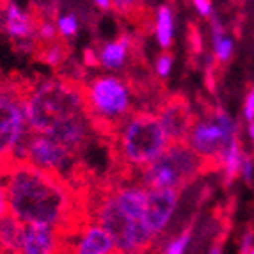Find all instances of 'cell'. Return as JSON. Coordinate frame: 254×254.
<instances>
[{
    "instance_id": "cb8c5ba5",
    "label": "cell",
    "mask_w": 254,
    "mask_h": 254,
    "mask_svg": "<svg viewBox=\"0 0 254 254\" xmlns=\"http://www.w3.org/2000/svg\"><path fill=\"white\" fill-rule=\"evenodd\" d=\"M110 2H112V7L121 14L133 13L140 4V0H110Z\"/></svg>"
},
{
    "instance_id": "7a4b0ae2",
    "label": "cell",
    "mask_w": 254,
    "mask_h": 254,
    "mask_svg": "<svg viewBox=\"0 0 254 254\" xmlns=\"http://www.w3.org/2000/svg\"><path fill=\"white\" fill-rule=\"evenodd\" d=\"M27 119L32 133L55 137L78 119L89 118L84 87L66 78H43L25 89Z\"/></svg>"
},
{
    "instance_id": "5bb4252c",
    "label": "cell",
    "mask_w": 254,
    "mask_h": 254,
    "mask_svg": "<svg viewBox=\"0 0 254 254\" xmlns=\"http://www.w3.org/2000/svg\"><path fill=\"white\" fill-rule=\"evenodd\" d=\"M4 30L13 39L25 41L36 32V25L27 11H23L14 2H9L4 9Z\"/></svg>"
},
{
    "instance_id": "f1b7e54d",
    "label": "cell",
    "mask_w": 254,
    "mask_h": 254,
    "mask_svg": "<svg viewBox=\"0 0 254 254\" xmlns=\"http://www.w3.org/2000/svg\"><path fill=\"white\" fill-rule=\"evenodd\" d=\"M194 2V7L197 9V13L201 16H210L212 14V2L210 0H192Z\"/></svg>"
},
{
    "instance_id": "484cf974",
    "label": "cell",
    "mask_w": 254,
    "mask_h": 254,
    "mask_svg": "<svg viewBox=\"0 0 254 254\" xmlns=\"http://www.w3.org/2000/svg\"><path fill=\"white\" fill-rule=\"evenodd\" d=\"M9 215V199L7 192H5L4 182L0 180V220H4Z\"/></svg>"
},
{
    "instance_id": "7c38bea8",
    "label": "cell",
    "mask_w": 254,
    "mask_h": 254,
    "mask_svg": "<svg viewBox=\"0 0 254 254\" xmlns=\"http://www.w3.org/2000/svg\"><path fill=\"white\" fill-rule=\"evenodd\" d=\"M114 238L107 233L102 226H85L80 238L73 247L71 254H116Z\"/></svg>"
},
{
    "instance_id": "d4e9b609",
    "label": "cell",
    "mask_w": 254,
    "mask_h": 254,
    "mask_svg": "<svg viewBox=\"0 0 254 254\" xmlns=\"http://www.w3.org/2000/svg\"><path fill=\"white\" fill-rule=\"evenodd\" d=\"M171 68H173V57L169 54L160 55L157 59V63H155V69H157L158 76H162V78H165V76L169 75Z\"/></svg>"
},
{
    "instance_id": "8992f818",
    "label": "cell",
    "mask_w": 254,
    "mask_h": 254,
    "mask_svg": "<svg viewBox=\"0 0 254 254\" xmlns=\"http://www.w3.org/2000/svg\"><path fill=\"white\" fill-rule=\"evenodd\" d=\"M25 89L27 85L0 82V151L7 153L13 160L20 158L30 135Z\"/></svg>"
},
{
    "instance_id": "4dcf8cb0",
    "label": "cell",
    "mask_w": 254,
    "mask_h": 254,
    "mask_svg": "<svg viewBox=\"0 0 254 254\" xmlns=\"http://www.w3.org/2000/svg\"><path fill=\"white\" fill-rule=\"evenodd\" d=\"M253 240H254V235L253 231H247L242 238V254H247L251 249H253Z\"/></svg>"
},
{
    "instance_id": "7402d4cb",
    "label": "cell",
    "mask_w": 254,
    "mask_h": 254,
    "mask_svg": "<svg viewBox=\"0 0 254 254\" xmlns=\"http://www.w3.org/2000/svg\"><path fill=\"white\" fill-rule=\"evenodd\" d=\"M189 242H190V229H187V231H183L178 238H174L169 246H167L165 254H183L187 249V246H189Z\"/></svg>"
},
{
    "instance_id": "9c48e42d",
    "label": "cell",
    "mask_w": 254,
    "mask_h": 254,
    "mask_svg": "<svg viewBox=\"0 0 254 254\" xmlns=\"http://www.w3.org/2000/svg\"><path fill=\"white\" fill-rule=\"evenodd\" d=\"M157 119L171 144V142H185L187 133H189L192 121H194V116H192L187 100L171 98L158 109Z\"/></svg>"
},
{
    "instance_id": "ffe728a7",
    "label": "cell",
    "mask_w": 254,
    "mask_h": 254,
    "mask_svg": "<svg viewBox=\"0 0 254 254\" xmlns=\"http://www.w3.org/2000/svg\"><path fill=\"white\" fill-rule=\"evenodd\" d=\"M64 59H66V48H64L63 43H48V47L43 52V61L50 64V66H59Z\"/></svg>"
},
{
    "instance_id": "d6986e66",
    "label": "cell",
    "mask_w": 254,
    "mask_h": 254,
    "mask_svg": "<svg viewBox=\"0 0 254 254\" xmlns=\"http://www.w3.org/2000/svg\"><path fill=\"white\" fill-rule=\"evenodd\" d=\"M212 36H213V54H215L217 61H220V63L229 61V57L233 54V41L228 36H224V29L215 20H213Z\"/></svg>"
},
{
    "instance_id": "52a82bcc",
    "label": "cell",
    "mask_w": 254,
    "mask_h": 254,
    "mask_svg": "<svg viewBox=\"0 0 254 254\" xmlns=\"http://www.w3.org/2000/svg\"><path fill=\"white\" fill-rule=\"evenodd\" d=\"M237 137V123L226 112L217 110L192 121L185 142L210 167L220 165V158Z\"/></svg>"
},
{
    "instance_id": "ba28073f",
    "label": "cell",
    "mask_w": 254,
    "mask_h": 254,
    "mask_svg": "<svg viewBox=\"0 0 254 254\" xmlns=\"http://www.w3.org/2000/svg\"><path fill=\"white\" fill-rule=\"evenodd\" d=\"M75 153L69 151L66 146H63L55 139L30 131L18 160H25L27 164L47 173L57 174L68 182L69 174L75 173Z\"/></svg>"
},
{
    "instance_id": "277c9868",
    "label": "cell",
    "mask_w": 254,
    "mask_h": 254,
    "mask_svg": "<svg viewBox=\"0 0 254 254\" xmlns=\"http://www.w3.org/2000/svg\"><path fill=\"white\" fill-rule=\"evenodd\" d=\"M169 146L157 116L148 112L128 116L118 128L119 155L128 165L146 167Z\"/></svg>"
},
{
    "instance_id": "e0dca14e",
    "label": "cell",
    "mask_w": 254,
    "mask_h": 254,
    "mask_svg": "<svg viewBox=\"0 0 254 254\" xmlns=\"http://www.w3.org/2000/svg\"><path fill=\"white\" fill-rule=\"evenodd\" d=\"M242 160H244V153H242V149H240L238 137H235L233 142L228 146V149H226L222 158H220V167L224 171L226 183H231L238 174H240Z\"/></svg>"
},
{
    "instance_id": "1f68e13d",
    "label": "cell",
    "mask_w": 254,
    "mask_h": 254,
    "mask_svg": "<svg viewBox=\"0 0 254 254\" xmlns=\"http://www.w3.org/2000/svg\"><path fill=\"white\" fill-rule=\"evenodd\" d=\"M93 2L100 9H110V7H112V2H110V0H93Z\"/></svg>"
},
{
    "instance_id": "83f0119b",
    "label": "cell",
    "mask_w": 254,
    "mask_h": 254,
    "mask_svg": "<svg viewBox=\"0 0 254 254\" xmlns=\"http://www.w3.org/2000/svg\"><path fill=\"white\" fill-rule=\"evenodd\" d=\"M253 173H254V164L249 157H244L242 160V167H240V174L244 176L246 182H253Z\"/></svg>"
},
{
    "instance_id": "44dd1931",
    "label": "cell",
    "mask_w": 254,
    "mask_h": 254,
    "mask_svg": "<svg viewBox=\"0 0 254 254\" xmlns=\"http://www.w3.org/2000/svg\"><path fill=\"white\" fill-rule=\"evenodd\" d=\"M55 27H57V32L63 38H73L78 30V20H76L75 14H63V16L57 18Z\"/></svg>"
},
{
    "instance_id": "4316f807",
    "label": "cell",
    "mask_w": 254,
    "mask_h": 254,
    "mask_svg": "<svg viewBox=\"0 0 254 254\" xmlns=\"http://www.w3.org/2000/svg\"><path fill=\"white\" fill-rule=\"evenodd\" d=\"M244 118L247 119V121H254V87L249 91V94H247L246 98V105H244Z\"/></svg>"
},
{
    "instance_id": "603a6c76",
    "label": "cell",
    "mask_w": 254,
    "mask_h": 254,
    "mask_svg": "<svg viewBox=\"0 0 254 254\" xmlns=\"http://www.w3.org/2000/svg\"><path fill=\"white\" fill-rule=\"evenodd\" d=\"M36 32H38L39 39H41V41H45V43L57 41V36H59L55 23H50V21H47V23H41L39 27H36Z\"/></svg>"
},
{
    "instance_id": "2e32d148",
    "label": "cell",
    "mask_w": 254,
    "mask_h": 254,
    "mask_svg": "<svg viewBox=\"0 0 254 254\" xmlns=\"http://www.w3.org/2000/svg\"><path fill=\"white\" fill-rule=\"evenodd\" d=\"M25 224L7 215L4 220H0V254H16L23 240Z\"/></svg>"
},
{
    "instance_id": "4fadbf2b",
    "label": "cell",
    "mask_w": 254,
    "mask_h": 254,
    "mask_svg": "<svg viewBox=\"0 0 254 254\" xmlns=\"http://www.w3.org/2000/svg\"><path fill=\"white\" fill-rule=\"evenodd\" d=\"M110 195L125 217H128L130 220H142L146 210V197H148V190L144 187H121Z\"/></svg>"
},
{
    "instance_id": "3957f363",
    "label": "cell",
    "mask_w": 254,
    "mask_h": 254,
    "mask_svg": "<svg viewBox=\"0 0 254 254\" xmlns=\"http://www.w3.org/2000/svg\"><path fill=\"white\" fill-rule=\"evenodd\" d=\"M210 165L187 142H171L151 164L142 167L144 189H169L180 192Z\"/></svg>"
},
{
    "instance_id": "d6a6232c",
    "label": "cell",
    "mask_w": 254,
    "mask_h": 254,
    "mask_svg": "<svg viewBox=\"0 0 254 254\" xmlns=\"http://www.w3.org/2000/svg\"><path fill=\"white\" fill-rule=\"evenodd\" d=\"M249 137H251V140L254 142V121H251V123H249Z\"/></svg>"
},
{
    "instance_id": "30bf717a",
    "label": "cell",
    "mask_w": 254,
    "mask_h": 254,
    "mask_svg": "<svg viewBox=\"0 0 254 254\" xmlns=\"http://www.w3.org/2000/svg\"><path fill=\"white\" fill-rule=\"evenodd\" d=\"M146 190H148V197H146V210L142 220L157 235L173 217L174 210L178 206L180 192L169 190V189H146Z\"/></svg>"
},
{
    "instance_id": "6da1fadb",
    "label": "cell",
    "mask_w": 254,
    "mask_h": 254,
    "mask_svg": "<svg viewBox=\"0 0 254 254\" xmlns=\"http://www.w3.org/2000/svg\"><path fill=\"white\" fill-rule=\"evenodd\" d=\"M9 215L25 226H47L61 233L71 231L78 219V204L71 183L41 171L25 160H13L4 174Z\"/></svg>"
},
{
    "instance_id": "836d02e7",
    "label": "cell",
    "mask_w": 254,
    "mask_h": 254,
    "mask_svg": "<svg viewBox=\"0 0 254 254\" xmlns=\"http://www.w3.org/2000/svg\"><path fill=\"white\" fill-rule=\"evenodd\" d=\"M210 254H222V249H220V246H213L212 251H210Z\"/></svg>"
},
{
    "instance_id": "9a60e30c",
    "label": "cell",
    "mask_w": 254,
    "mask_h": 254,
    "mask_svg": "<svg viewBox=\"0 0 254 254\" xmlns=\"http://www.w3.org/2000/svg\"><path fill=\"white\" fill-rule=\"evenodd\" d=\"M131 39L128 36H121L116 41H110L100 48L96 54V63L102 64L107 69H119L125 64L130 50Z\"/></svg>"
},
{
    "instance_id": "f546056e",
    "label": "cell",
    "mask_w": 254,
    "mask_h": 254,
    "mask_svg": "<svg viewBox=\"0 0 254 254\" xmlns=\"http://www.w3.org/2000/svg\"><path fill=\"white\" fill-rule=\"evenodd\" d=\"M11 164H13V158L9 157L7 153L0 151V180L4 178V174L7 173L9 165H11Z\"/></svg>"
},
{
    "instance_id": "8fae6325",
    "label": "cell",
    "mask_w": 254,
    "mask_h": 254,
    "mask_svg": "<svg viewBox=\"0 0 254 254\" xmlns=\"http://www.w3.org/2000/svg\"><path fill=\"white\" fill-rule=\"evenodd\" d=\"M16 254H63V233L47 226H25Z\"/></svg>"
},
{
    "instance_id": "e575fe53",
    "label": "cell",
    "mask_w": 254,
    "mask_h": 254,
    "mask_svg": "<svg viewBox=\"0 0 254 254\" xmlns=\"http://www.w3.org/2000/svg\"><path fill=\"white\" fill-rule=\"evenodd\" d=\"M247 254H254V247H253V249H251V251H249V253H247Z\"/></svg>"
},
{
    "instance_id": "ac0fdd59",
    "label": "cell",
    "mask_w": 254,
    "mask_h": 254,
    "mask_svg": "<svg viewBox=\"0 0 254 254\" xmlns=\"http://www.w3.org/2000/svg\"><path fill=\"white\" fill-rule=\"evenodd\" d=\"M174 23H173V13L167 5H160L157 11V23H155V36L162 48H169L173 41Z\"/></svg>"
},
{
    "instance_id": "5b68a950",
    "label": "cell",
    "mask_w": 254,
    "mask_h": 254,
    "mask_svg": "<svg viewBox=\"0 0 254 254\" xmlns=\"http://www.w3.org/2000/svg\"><path fill=\"white\" fill-rule=\"evenodd\" d=\"M85 105L93 125L119 128L130 112V89L118 76H98L84 85Z\"/></svg>"
}]
</instances>
